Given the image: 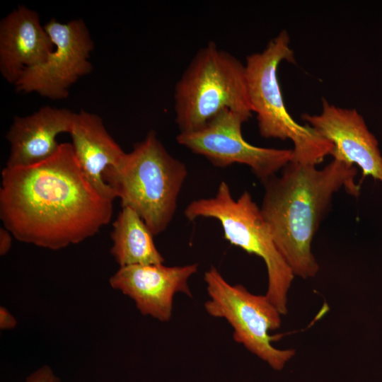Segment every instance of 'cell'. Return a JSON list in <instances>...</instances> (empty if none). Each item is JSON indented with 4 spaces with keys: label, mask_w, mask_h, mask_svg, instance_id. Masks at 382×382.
I'll return each mask as SVG.
<instances>
[{
    "label": "cell",
    "mask_w": 382,
    "mask_h": 382,
    "mask_svg": "<svg viewBox=\"0 0 382 382\" xmlns=\"http://www.w3.org/2000/svg\"><path fill=\"white\" fill-rule=\"evenodd\" d=\"M69 134L83 175L102 197L113 201L115 194L103 174L108 167L117 165L126 153L108 133L101 118L83 110L75 113Z\"/></svg>",
    "instance_id": "obj_14"
},
{
    "label": "cell",
    "mask_w": 382,
    "mask_h": 382,
    "mask_svg": "<svg viewBox=\"0 0 382 382\" xmlns=\"http://www.w3.org/2000/svg\"><path fill=\"white\" fill-rule=\"evenodd\" d=\"M184 214L190 221L199 217L218 220L226 241L260 257L267 271L265 295L282 315L287 313L288 293L295 276L277 249L260 207L248 192L234 199L228 184L222 181L213 197L192 202Z\"/></svg>",
    "instance_id": "obj_6"
},
{
    "label": "cell",
    "mask_w": 382,
    "mask_h": 382,
    "mask_svg": "<svg viewBox=\"0 0 382 382\" xmlns=\"http://www.w3.org/2000/svg\"><path fill=\"white\" fill-rule=\"evenodd\" d=\"M301 118L332 144L333 158L356 164L364 177L371 176L382 184L378 141L357 110L337 107L323 99L320 114L305 113Z\"/></svg>",
    "instance_id": "obj_10"
},
{
    "label": "cell",
    "mask_w": 382,
    "mask_h": 382,
    "mask_svg": "<svg viewBox=\"0 0 382 382\" xmlns=\"http://www.w3.org/2000/svg\"><path fill=\"white\" fill-rule=\"evenodd\" d=\"M18 324L15 316L4 306H0V329L8 330L14 329Z\"/></svg>",
    "instance_id": "obj_17"
},
{
    "label": "cell",
    "mask_w": 382,
    "mask_h": 382,
    "mask_svg": "<svg viewBox=\"0 0 382 382\" xmlns=\"http://www.w3.org/2000/svg\"><path fill=\"white\" fill-rule=\"evenodd\" d=\"M54 45L40 22L37 12L20 6L0 24V71L15 83L24 71L44 62Z\"/></svg>",
    "instance_id": "obj_12"
},
{
    "label": "cell",
    "mask_w": 382,
    "mask_h": 382,
    "mask_svg": "<svg viewBox=\"0 0 382 382\" xmlns=\"http://www.w3.org/2000/svg\"><path fill=\"white\" fill-rule=\"evenodd\" d=\"M204 279L209 297L204 303L207 313L224 318L233 328L236 342L274 369H282L296 351L272 345L278 337L270 332L279 328L282 314L267 296L253 294L241 284H230L214 266L204 273Z\"/></svg>",
    "instance_id": "obj_7"
},
{
    "label": "cell",
    "mask_w": 382,
    "mask_h": 382,
    "mask_svg": "<svg viewBox=\"0 0 382 382\" xmlns=\"http://www.w3.org/2000/svg\"><path fill=\"white\" fill-rule=\"evenodd\" d=\"M110 254L120 267L163 264L165 260L156 247L149 228L129 207H122L112 223Z\"/></svg>",
    "instance_id": "obj_15"
},
{
    "label": "cell",
    "mask_w": 382,
    "mask_h": 382,
    "mask_svg": "<svg viewBox=\"0 0 382 382\" xmlns=\"http://www.w3.org/2000/svg\"><path fill=\"white\" fill-rule=\"evenodd\" d=\"M197 270V263L174 267L163 264L120 267L110 277L109 284L132 299L143 316L168 322L172 316L175 294L182 292L192 296L187 281Z\"/></svg>",
    "instance_id": "obj_11"
},
{
    "label": "cell",
    "mask_w": 382,
    "mask_h": 382,
    "mask_svg": "<svg viewBox=\"0 0 382 382\" xmlns=\"http://www.w3.org/2000/svg\"><path fill=\"white\" fill-rule=\"evenodd\" d=\"M23 382H61L49 365H43L31 373Z\"/></svg>",
    "instance_id": "obj_16"
},
{
    "label": "cell",
    "mask_w": 382,
    "mask_h": 382,
    "mask_svg": "<svg viewBox=\"0 0 382 382\" xmlns=\"http://www.w3.org/2000/svg\"><path fill=\"white\" fill-rule=\"evenodd\" d=\"M294 63L287 31L282 30L260 52L248 55L245 64L249 100L256 114L260 135L267 139H290L292 161L317 165L333 148L309 125H301L289 113L278 80V67Z\"/></svg>",
    "instance_id": "obj_5"
},
{
    "label": "cell",
    "mask_w": 382,
    "mask_h": 382,
    "mask_svg": "<svg viewBox=\"0 0 382 382\" xmlns=\"http://www.w3.org/2000/svg\"><path fill=\"white\" fill-rule=\"evenodd\" d=\"M44 27L54 49L44 62L25 69L15 86L18 91L66 98L69 88L92 70L88 58L93 42L81 19L66 23L52 19Z\"/></svg>",
    "instance_id": "obj_9"
},
{
    "label": "cell",
    "mask_w": 382,
    "mask_h": 382,
    "mask_svg": "<svg viewBox=\"0 0 382 382\" xmlns=\"http://www.w3.org/2000/svg\"><path fill=\"white\" fill-rule=\"evenodd\" d=\"M316 166L291 161L279 176L263 183L262 214L279 253L294 276L302 279L319 271L311 243L333 195L342 187L356 197L360 192L354 165L333 158L323 169Z\"/></svg>",
    "instance_id": "obj_2"
},
{
    "label": "cell",
    "mask_w": 382,
    "mask_h": 382,
    "mask_svg": "<svg viewBox=\"0 0 382 382\" xmlns=\"http://www.w3.org/2000/svg\"><path fill=\"white\" fill-rule=\"evenodd\" d=\"M12 233L4 226L0 228V255L8 253L11 248Z\"/></svg>",
    "instance_id": "obj_18"
},
{
    "label": "cell",
    "mask_w": 382,
    "mask_h": 382,
    "mask_svg": "<svg viewBox=\"0 0 382 382\" xmlns=\"http://www.w3.org/2000/svg\"><path fill=\"white\" fill-rule=\"evenodd\" d=\"M248 120L237 112L224 110L200 129L180 132L176 140L216 167L246 165L264 183L291 161L292 149L264 148L248 143L241 131Z\"/></svg>",
    "instance_id": "obj_8"
},
{
    "label": "cell",
    "mask_w": 382,
    "mask_h": 382,
    "mask_svg": "<svg viewBox=\"0 0 382 382\" xmlns=\"http://www.w3.org/2000/svg\"><path fill=\"white\" fill-rule=\"evenodd\" d=\"M174 109L180 132L199 130L226 109L249 120L253 111L245 64L209 42L197 52L177 82Z\"/></svg>",
    "instance_id": "obj_4"
},
{
    "label": "cell",
    "mask_w": 382,
    "mask_h": 382,
    "mask_svg": "<svg viewBox=\"0 0 382 382\" xmlns=\"http://www.w3.org/2000/svg\"><path fill=\"white\" fill-rule=\"evenodd\" d=\"M112 215V201L88 181L71 143L37 164L1 171L0 219L18 241L52 250L93 236Z\"/></svg>",
    "instance_id": "obj_1"
},
{
    "label": "cell",
    "mask_w": 382,
    "mask_h": 382,
    "mask_svg": "<svg viewBox=\"0 0 382 382\" xmlns=\"http://www.w3.org/2000/svg\"><path fill=\"white\" fill-rule=\"evenodd\" d=\"M75 112L45 106L25 117H15L7 133L11 151L6 167H26L54 155L60 144L58 134L71 132Z\"/></svg>",
    "instance_id": "obj_13"
},
{
    "label": "cell",
    "mask_w": 382,
    "mask_h": 382,
    "mask_svg": "<svg viewBox=\"0 0 382 382\" xmlns=\"http://www.w3.org/2000/svg\"><path fill=\"white\" fill-rule=\"evenodd\" d=\"M187 175L185 164L172 156L150 131L117 165L105 170L103 178L122 207L134 210L157 236L173 218Z\"/></svg>",
    "instance_id": "obj_3"
}]
</instances>
